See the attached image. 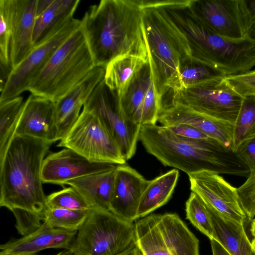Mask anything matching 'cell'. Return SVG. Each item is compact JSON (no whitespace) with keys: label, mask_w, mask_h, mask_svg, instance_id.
I'll use <instances>...</instances> for the list:
<instances>
[{"label":"cell","mask_w":255,"mask_h":255,"mask_svg":"<svg viewBox=\"0 0 255 255\" xmlns=\"http://www.w3.org/2000/svg\"><path fill=\"white\" fill-rule=\"evenodd\" d=\"M51 144L14 136L0 159V206L10 210L16 222L44 221L46 205L41 170Z\"/></svg>","instance_id":"1"},{"label":"cell","mask_w":255,"mask_h":255,"mask_svg":"<svg viewBox=\"0 0 255 255\" xmlns=\"http://www.w3.org/2000/svg\"><path fill=\"white\" fill-rule=\"evenodd\" d=\"M81 27L96 66L106 68L125 55L148 60L142 8L137 0H102L85 12Z\"/></svg>","instance_id":"2"},{"label":"cell","mask_w":255,"mask_h":255,"mask_svg":"<svg viewBox=\"0 0 255 255\" xmlns=\"http://www.w3.org/2000/svg\"><path fill=\"white\" fill-rule=\"evenodd\" d=\"M139 140L146 150L164 166L187 174L202 171L248 177L250 170L238 154L212 138L179 136L166 127L141 125Z\"/></svg>","instance_id":"3"},{"label":"cell","mask_w":255,"mask_h":255,"mask_svg":"<svg viewBox=\"0 0 255 255\" xmlns=\"http://www.w3.org/2000/svg\"><path fill=\"white\" fill-rule=\"evenodd\" d=\"M165 10L188 43L191 57L225 77L245 73L255 66V40L225 38L207 30L191 11L188 0H177Z\"/></svg>","instance_id":"4"},{"label":"cell","mask_w":255,"mask_h":255,"mask_svg":"<svg viewBox=\"0 0 255 255\" xmlns=\"http://www.w3.org/2000/svg\"><path fill=\"white\" fill-rule=\"evenodd\" d=\"M148 59L159 98L172 88L180 64L191 56L186 37L171 20L159 0H138Z\"/></svg>","instance_id":"5"},{"label":"cell","mask_w":255,"mask_h":255,"mask_svg":"<svg viewBox=\"0 0 255 255\" xmlns=\"http://www.w3.org/2000/svg\"><path fill=\"white\" fill-rule=\"evenodd\" d=\"M96 66L80 26L54 52L31 80V94L56 102Z\"/></svg>","instance_id":"6"},{"label":"cell","mask_w":255,"mask_h":255,"mask_svg":"<svg viewBox=\"0 0 255 255\" xmlns=\"http://www.w3.org/2000/svg\"><path fill=\"white\" fill-rule=\"evenodd\" d=\"M69 250L73 255H142L134 224L103 209L90 210Z\"/></svg>","instance_id":"7"},{"label":"cell","mask_w":255,"mask_h":255,"mask_svg":"<svg viewBox=\"0 0 255 255\" xmlns=\"http://www.w3.org/2000/svg\"><path fill=\"white\" fill-rule=\"evenodd\" d=\"M134 225L142 255H199L198 239L176 213L151 214Z\"/></svg>","instance_id":"8"},{"label":"cell","mask_w":255,"mask_h":255,"mask_svg":"<svg viewBox=\"0 0 255 255\" xmlns=\"http://www.w3.org/2000/svg\"><path fill=\"white\" fill-rule=\"evenodd\" d=\"M242 99L225 77L187 89H169L160 99L159 109L182 105L203 115L234 124Z\"/></svg>","instance_id":"9"},{"label":"cell","mask_w":255,"mask_h":255,"mask_svg":"<svg viewBox=\"0 0 255 255\" xmlns=\"http://www.w3.org/2000/svg\"><path fill=\"white\" fill-rule=\"evenodd\" d=\"M83 109L98 118L126 161L134 155L141 125L132 122L126 116L118 93L108 87L104 79L96 87Z\"/></svg>","instance_id":"10"},{"label":"cell","mask_w":255,"mask_h":255,"mask_svg":"<svg viewBox=\"0 0 255 255\" xmlns=\"http://www.w3.org/2000/svg\"><path fill=\"white\" fill-rule=\"evenodd\" d=\"M81 20L70 18L55 27L35 45L30 53L9 73L0 87V103L19 96L28 90L34 76L58 48L80 26Z\"/></svg>","instance_id":"11"},{"label":"cell","mask_w":255,"mask_h":255,"mask_svg":"<svg viewBox=\"0 0 255 255\" xmlns=\"http://www.w3.org/2000/svg\"><path fill=\"white\" fill-rule=\"evenodd\" d=\"M57 146L71 149L95 162L118 165L126 163L116 142L100 121L84 109Z\"/></svg>","instance_id":"12"},{"label":"cell","mask_w":255,"mask_h":255,"mask_svg":"<svg viewBox=\"0 0 255 255\" xmlns=\"http://www.w3.org/2000/svg\"><path fill=\"white\" fill-rule=\"evenodd\" d=\"M188 5L210 32L233 40L247 37L242 0H189Z\"/></svg>","instance_id":"13"},{"label":"cell","mask_w":255,"mask_h":255,"mask_svg":"<svg viewBox=\"0 0 255 255\" xmlns=\"http://www.w3.org/2000/svg\"><path fill=\"white\" fill-rule=\"evenodd\" d=\"M119 95L122 109L131 121L141 125H155L158 122L159 98L155 90L148 60Z\"/></svg>","instance_id":"14"},{"label":"cell","mask_w":255,"mask_h":255,"mask_svg":"<svg viewBox=\"0 0 255 255\" xmlns=\"http://www.w3.org/2000/svg\"><path fill=\"white\" fill-rule=\"evenodd\" d=\"M188 175L191 191L208 206L241 224L249 220L240 204L237 188L219 174L205 170Z\"/></svg>","instance_id":"15"},{"label":"cell","mask_w":255,"mask_h":255,"mask_svg":"<svg viewBox=\"0 0 255 255\" xmlns=\"http://www.w3.org/2000/svg\"><path fill=\"white\" fill-rule=\"evenodd\" d=\"M117 165L91 161L71 149L64 148L45 157L41 179L43 183L63 186L70 180L107 170Z\"/></svg>","instance_id":"16"},{"label":"cell","mask_w":255,"mask_h":255,"mask_svg":"<svg viewBox=\"0 0 255 255\" xmlns=\"http://www.w3.org/2000/svg\"><path fill=\"white\" fill-rule=\"evenodd\" d=\"M23 135L53 143L60 140L55 118V102L30 94L24 103L14 136Z\"/></svg>","instance_id":"17"},{"label":"cell","mask_w":255,"mask_h":255,"mask_svg":"<svg viewBox=\"0 0 255 255\" xmlns=\"http://www.w3.org/2000/svg\"><path fill=\"white\" fill-rule=\"evenodd\" d=\"M149 182L126 163L118 165L109 211L127 221L138 219L140 201Z\"/></svg>","instance_id":"18"},{"label":"cell","mask_w":255,"mask_h":255,"mask_svg":"<svg viewBox=\"0 0 255 255\" xmlns=\"http://www.w3.org/2000/svg\"><path fill=\"white\" fill-rule=\"evenodd\" d=\"M158 122L165 127L178 123L190 125L234 150V124L203 115L178 105L160 108Z\"/></svg>","instance_id":"19"},{"label":"cell","mask_w":255,"mask_h":255,"mask_svg":"<svg viewBox=\"0 0 255 255\" xmlns=\"http://www.w3.org/2000/svg\"><path fill=\"white\" fill-rule=\"evenodd\" d=\"M105 68L95 67L71 91L55 102V118L60 140L78 120L80 110L104 79Z\"/></svg>","instance_id":"20"},{"label":"cell","mask_w":255,"mask_h":255,"mask_svg":"<svg viewBox=\"0 0 255 255\" xmlns=\"http://www.w3.org/2000/svg\"><path fill=\"white\" fill-rule=\"evenodd\" d=\"M78 231L50 227L44 223L28 235L0 246V255H27L50 249L69 250Z\"/></svg>","instance_id":"21"},{"label":"cell","mask_w":255,"mask_h":255,"mask_svg":"<svg viewBox=\"0 0 255 255\" xmlns=\"http://www.w3.org/2000/svg\"><path fill=\"white\" fill-rule=\"evenodd\" d=\"M37 1L38 0H15L10 51L12 70L30 53L35 46L33 34Z\"/></svg>","instance_id":"22"},{"label":"cell","mask_w":255,"mask_h":255,"mask_svg":"<svg viewBox=\"0 0 255 255\" xmlns=\"http://www.w3.org/2000/svg\"><path fill=\"white\" fill-rule=\"evenodd\" d=\"M117 167L70 180L65 184L74 188L91 209L109 210Z\"/></svg>","instance_id":"23"},{"label":"cell","mask_w":255,"mask_h":255,"mask_svg":"<svg viewBox=\"0 0 255 255\" xmlns=\"http://www.w3.org/2000/svg\"><path fill=\"white\" fill-rule=\"evenodd\" d=\"M207 205L213 228L214 240L231 255H255L244 224L228 218Z\"/></svg>","instance_id":"24"},{"label":"cell","mask_w":255,"mask_h":255,"mask_svg":"<svg viewBox=\"0 0 255 255\" xmlns=\"http://www.w3.org/2000/svg\"><path fill=\"white\" fill-rule=\"evenodd\" d=\"M178 177L179 171L174 169L149 180L140 201L138 219L146 216L169 201L174 192Z\"/></svg>","instance_id":"25"},{"label":"cell","mask_w":255,"mask_h":255,"mask_svg":"<svg viewBox=\"0 0 255 255\" xmlns=\"http://www.w3.org/2000/svg\"><path fill=\"white\" fill-rule=\"evenodd\" d=\"M79 0H53L47 8L36 17L33 42L36 44L52 29L73 17Z\"/></svg>","instance_id":"26"},{"label":"cell","mask_w":255,"mask_h":255,"mask_svg":"<svg viewBox=\"0 0 255 255\" xmlns=\"http://www.w3.org/2000/svg\"><path fill=\"white\" fill-rule=\"evenodd\" d=\"M225 77L221 73L190 56L180 64L177 81L169 89H187Z\"/></svg>","instance_id":"27"},{"label":"cell","mask_w":255,"mask_h":255,"mask_svg":"<svg viewBox=\"0 0 255 255\" xmlns=\"http://www.w3.org/2000/svg\"><path fill=\"white\" fill-rule=\"evenodd\" d=\"M148 60L132 55L117 58L105 68L104 78L105 84L120 95L135 73Z\"/></svg>","instance_id":"28"},{"label":"cell","mask_w":255,"mask_h":255,"mask_svg":"<svg viewBox=\"0 0 255 255\" xmlns=\"http://www.w3.org/2000/svg\"><path fill=\"white\" fill-rule=\"evenodd\" d=\"M15 0H0V64L3 85L12 68L10 59Z\"/></svg>","instance_id":"29"},{"label":"cell","mask_w":255,"mask_h":255,"mask_svg":"<svg viewBox=\"0 0 255 255\" xmlns=\"http://www.w3.org/2000/svg\"><path fill=\"white\" fill-rule=\"evenodd\" d=\"M24 103L20 96L0 103V159L14 136Z\"/></svg>","instance_id":"30"},{"label":"cell","mask_w":255,"mask_h":255,"mask_svg":"<svg viewBox=\"0 0 255 255\" xmlns=\"http://www.w3.org/2000/svg\"><path fill=\"white\" fill-rule=\"evenodd\" d=\"M255 136V94L243 97L241 106L234 123L235 151L244 141Z\"/></svg>","instance_id":"31"},{"label":"cell","mask_w":255,"mask_h":255,"mask_svg":"<svg viewBox=\"0 0 255 255\" xmlns=\"http://www.w3.org/2000/svg\"><path fill=\"white\" fill-rule=\"evenodd\" d=\"M90 210L46 208L43 223L52 228L78 231L85 222Z\"/></svg>","instance_id":"32"},{"label":"cell","mask_w":255,"mask_h":255,"mask_svg":"<svg viewBox=\"0 0 255 255\" xmlns=\"http://www.w3.org/2000/svg\"><path fill=\"white\" fill-rule=\"evenodd\" d=\"M186 219L210 240L214 239V230L207 204L191 192L186 202Z\"/></svg>","instance_id":"33"},{"label":"cell","mask_w":255,"mask_h":255,"mask_svg":"<svg viewBox=\"0 0 255 255\" xmlns=\"http://www.w3.org/2000/svg\"><path fill=\"white\" fill-rule=\"evenodd\" d=\"M46 205L48 208L92 210L82 195L71 186L64 188L46 196Z\"/></svg>","instance_id":"34"},{"label":"cell","mask_w":255,"mask_h":255,"mask_svg":"<svg viewBox=\"0 0 255 255\" xmlns=\"http://www.w3.org/2000/svg\"><path fill=\"white\" fill-rule=\"evenodd\" d=\"M240 204L249 221L255 216V173H250L245 182L237 188Z\"/></svg>","instance_id":"35"},{"label":"cell","mask_w":255,"mask_h":255,"mask_svg":"<svg viewBox=\"0 0 255 255\" xmlns=\"http://www.w3.org/2000/svg\"><path fill=\"white\" fill-rule=\"evenodd\" d=\"M229 85L242 97L255 91V69L240 74L226 76Z\"/></svg>","instance_id":"36"},{"label":"cell","mask_w":255,"mask_h":255,"mask_svg":"<svg viewBox=\"0 0 255 255\" xmlns=\"http://www.w3.org/2000/svg\"><path fill=\"white\" fill-rule=\"evenodd\" d=\"M236 152L248 167L250 173H255V136L243 142Z\"/></svg>","instance_id":"37"},{"label":"cell","mask_w":255,"mask_h":255,"mask_svg":"<svg viewBox=\"0 0 255 255\" xmlns=\"http://www.w3.org/2000/svg\"><path fill=\"white\" fill-rule=\"evenodd\" d=\"M166 127L171 131L180 136L197 139L210 138L190 125L178 123L166 126Z\"/></svg>","instance_id":"38"},{"label":"cell","mask_w":255,"mask_h":255,"mask_svg":"<svg viewBox=\"0 0 255 255\" xmlns=\"http://www.w3.org/2000/svg\"><path fill=\"white\" fill-rule=\"evenodd\" d=\"M247 27V37L255 40V0H242Z\"/></svg>","instance_id":"39"},{"label":"cell","mask_w":255,"mask_h":255,"mask_svg":"<svg viewBox=\"0 0 255 255\" xmlns=\"http://www.w3.org/2000/svg\"><path fill=\"white\" fill-rule=\"evenodd\" d=\"M211 246L213 255H231L217 241L211 240Z\"/></svg>","instance_id":"40"},{"label":"cell","mask_w":255,"mask_h":255,"mask_svg":"<svg viewBox=\"0 0 255 255\" xmlns=\"http://www.w3.org/2000/svg\"><path fill=\"white\" fill-rule=\"evenodd\" d=\"M53 0H38L36 7V16L44 11Z\"/></svg>","instance_id":"41"},{"label":"cell","mask_w":255,"mask_h":255,"mask_svg":"<svg viewBox=\"0 0 255 255\" xmlns=\"http://www.w3.org/2000/svg\"><path fill=\"white\" fill-rule=\"evenodd\" d=\"M251 221L250 232L252 237L251 243L252 249L255 252V218H254Z\"/></svg>","instance_id":"42"},{"label":"cell","mask_w":255,"mask_h":255,"mask_svg":"<svg viewBox=\"0 0 255 255\" xmlns=\"http://www.w3.org/2000/svg\"><path fill=\"white\" fill-rule=\"evenodd\" d=\"M27 255H36L35 254ZM56 255H73L72 252L69 250H66L65 251H62Z\"/></svg>","instance_id":"43"},{"label":"cell","mask_w":255,"mask_h":255,"mask_svg":"<svg viewBox=\"0 0 255 255\" xmlns=\"http://www.w3.org/2000/svg\"><path fill=\"white\" fill-rule=\"evenodd\" d=\"M253 94H255V91L253 93V94H251V95H253Z\"/></svg>","instance_id":"44"}]
</instances>
